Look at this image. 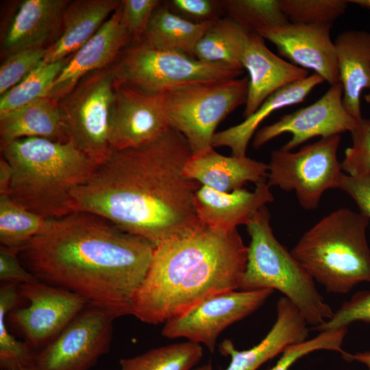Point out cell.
I'll return each instance as SVG.
<instances>
[{
  "mask_svg": "<svg viewBox=\"0 0 370 370\" xmlns=\"http://www.w3.org/2000/svg\"><path fill=\"white\" fill-rule=\"evenodd\" d=\"M191 155L186 138L170 127L149 143L113 151L73 190V211L102 216L155 247L187 235L201 224L193 205L201 184L183 172Z\"/></svg>",
  "mask_w": 370,
  "mask_h": 370,
  "instance_id": "obj_1",
  "label": "cell"
},
{
  "mask_svg": "<svg viewBox=\"0 0 370 370\" xmlns=\"http://www.w3.org/2000/svg\"><path fill=\"white\" fill-rule=\"evenodd\" d=\"M154 249L102 216L74 211L47 219L19 254L38 280L76 293L115 319L132 314Z\"/></svg>",
  "mask_w": 370,
  "mask_h": 370,
  "instance_id": "obj_2",
  "label": "cell"
},
{
  "mask_svg": "<svg viewBox=\"0 0 370 370\" xmlns=\"http://www.w3.org/2000/svg\"><path fill=\"white\" fill-rule=\"evenodd\" d=\"M247 253L237 229L223 230L202 223L187 235L164 241L155 247L132 315L157 325L210 296L239 289Z\"/></svg>",
  "mask_w": 370,
  "mask_h": 370,
  "instance_id": "obj_3",
  "label": "cell"
},
{
  "mask_svg": "<svg viewBox=\"0 0 370 370\" xmlns=\"http://www.w3.org/2000/svg\"><path fill=\"white\" fill-rule=\"evenodd\" d=\"M11 165L10 196L45 219L74 212L71 193L97 166L70 142L27 137L1 148Z\"/></svg>",
  "mask_w": 370,
  "mask_h": 370,
  "instance_id": "obj_4",
  "label": "cell"
},
{
  "mask_svg": "<svg viewBox=\"0 0 370 370\" xmlns=\"http://www.w3.org/2000/svg\"><path fill=\"white\" fill-rule=\"evenodd\" d=\"M369 225L360 212L338 209L309 228L291 253L327 292L347 293L361 282L370 283Z\"/></svg>",
  "mask_w": 370,
  "mask_h": 370,
  "instance_id": "obj_5",
  "label": "cell"
},
{
  "mask_svg": "<svg viewBox=\"0 0 370 370\" xmlns=\"http://www.w3.org/2000/svg\"><path fill=\"white\" fill-rule=\"evenodd\" d=\"M270 219L266 206L246 224L250 243L239 290H277L297 308L308 325L318 327L330 319L334 311L312 276L277 240Z\"/></svg>",
  "mask_w": 370,
  "mask_h": 370,
  "instance_id": "obj_6",
  "label": "cell"
},
{
  "mask_svg": "<svg viewBox=\"0 0 370 370\" xmlns=\"http://www.w3.org/2000/svg\"><path fill=\"white\" fill-rule=\"evenodd\" d=\"M249 78L197 83L165 92L168 125L186 138L192 155L212 148L219 124L238 107L245 105Z\"/></svg>",
  "mask_w": 370,
  "mask_h": 370,
  "instance_id": "obj_7",
  "label": "cell"
},
{
  "mask_svg": "<svg viewBox=\"0 0 370 370\" xmlns=\"http://www.w3.org/2000/svg\"><path fill=\"white\" fill-rule=\"evenodd\" d=\"M115 79L150 92H165L188 84L238 78L243 70L208 63L175 51L161 49L142 38L132 40L113 64Z\"/></svg>",
  "mask_w": 370,
  "mask_h": 370,
  "instance_id": "obj_8",
  "label": "cell"
},
{
  "mask_svg": "<svg viewBox=\"0 0 370 370\" xmlns=\"http://www.w3.org/2000/svg\"><path fill=\"white\" fill-rule=\"evenodd\" d=\"M113 64L87 74L58 101L68 141L97 167L113 152L110 142L115 97Z\"/></svg>",
  "mask_w": 370,
  "mask_h": 370,
  "instance_id": "obj_9",
  "label": "cell"
},
{
  "mask_svg": "<svg viewBox=\"0 0 370 370\" xmlns=\"http://www.w3.org/2000/svg\"><path fill=\"white\" fill-rule=\"evenodd\" d=\"M341 135L321 138L292 152L273 150L268 164L267 183L284 191H294L306 210L318 208L323 193L338 188L342 172L337 151Z\"/></svg>",
  "mask_w": 370,
  "mask_h": 370,
  "instance_id": "obj_10",
  "label": "cell"
},
{
  "mask_svg": "<svg viewBox=\"0 0 370 370\" xmlns=\"http://www.w3.org/2000/svg\"><path fill=\"white\" fill-rule=\"evenodd\" d=\"M274 291H228L210 296L186 312L165 322L162 334L185 338L215 350L220 333L258 309Z\"/></svg>",
  "mask_w": 370,
  "mask_h": 370,
  "instance_id": "obj_11",
  "label": "cell"
},
{
  "mask_svg": "<svg viewBox=\"0 0 370 370\" xmlns=\"http://www.w3.org/2000/svg\"><path fill=\"white\" fill-rule=\"evenodd\" d=\"M114 318L88 305L51 342L36 354L39 370H89L106 354Z\"/></svg>",
  "mask_w": 370,
  "mask_h": 370,
  "instance_id": "obj_12",
  "label": "cell"
},
{
  "mask_svg": "<svg viewBox=\"0 0 370 370\" xmlns=\"http://www.w3.org/2000/svg\"><path fill=\"white\" fill-rule=\"evenodd\" d=\"M18 288L29 305L10 316L31 347H45L88 305L76 293L39 280Z\"/></svg>",
  "mask_w": 370,
  "mask_h": 370,
  "instance_id": "obj_13",
  "label": "cell"
},
{
  "mask_svg": "<svg viewBox=\"0 0 370 370\" xmlns=\"http://www.w3.org/2000/svg\"><path fill=\"white\" fill-rule=\"evenodd\" d=\"M359 121L352 116L343 103L341 83L330 86L327 92L313 103L282 116L278 121L257 130L252 146L259 149L284 133L291 138L281 149L291 151L316 136L321 138L351 132Z\"/></svg>",
  "mask_w": 370,
  "mask_h": 370,
  "instance_id": "obj_14",
  "label": "cell"
},
{
  "mask_svg": "<svg viewBox=\"0 0 370 370\" xmlns=\"http://www.w3.org/2000/svg\"><path fill=\"white\" fill-rule=\"evenodd\" d=\"M169 128L164 92H147L115 79L110 134L112 151L149 143Z\"/></svg>",
  "mask_w": 370,
  "mask_h": 370,
  "instance_id": "obj_15",
  "label": "cell"
},
{
  "mask_svg": "<svg viewBox=\"0 0 370 370\" xmlns=\"http://www.w3.org/2000/svg\"><path fill=\"white\" fill-rule=\"evenodd\" d=\"M68 0H21L8 2L1 20V58L31 48H48L62 31Z\"/></svg>",
  "mask_w": 370,
  "mask_h": 370,
  "instance_id": "obj_16",
  "label": "cell"
},
{
  "mask_svg": "<svg viewBox=\"0 0 370 370\" xmlns=\"http://www.w3.org/2000/svg\"><path fill=\"white\" fill-rule=\"evenodd\" d=\"M332 25L288 23L264 27L257 34L273 44L291 63L314 71L333 86L340 80L334 43L330 36Z\"/></svg>",
  "mask_w": 370,
  "mask_h": 370,
  "instance_id": "obj_17",
  "label": "cell"
},
{
  "mask_svg": "<svg viewBox=\"0 0 370 370\" xmlns=\"http://www.w3.org/2000/svg\"><path fill=\"white\" fill-rule=\"evenodd\" d=\"M132 40L122 21L120 5L99 30L70 56L52 84L47 97L58 102L87 74L114 64Z\"/></svg>",
  "mask_w": 370,
  "mask_h": 370,
  "instance_id": "obj_18",
  "label": "cell"
},
{
  "mask_svg": "<svg viewBox=\"0 0 370 370\" xmlns=\"http://www.w3.org/2000/svg\"><path fill=\"white\" fill-rule=\"evenodd\" d=\"M243 69L249 73L247 101L243 116L252 114L277 90L308 76V71L273 53L258 34L250 32L241 56Z\"/></svg>",
  "mask_w": 370,
  "mask_h": 370,
  "instance_id": "obj_19",
  "label": "cell"
},
{
  "mask_svg": "<svg viewBox=\"0 0 370 370\" xmlns=\"http://www.w3.org/2000/svg\"><path fill=\"white\" fill-rule=\"evenodd\" d=\"M267 182L256 184L254 190L240 188L223 193L201 185L193 195V205L199 221L211 227L236 230L245 225L267 204L274 201Z\"/></svg>",
  "mask_w": 370,
  "mask_h": 370,
  "instance_id": "obj_20",
  "label": "cell"
},
{
  "mask_svg": "<svg viewBox=\"0 0 370 370\" xmlns=\"http://www.w3.org/2000/svg\"><path fill=\"white\" fill-rule=\"evenodd\" d=\"M308 323L297 308L287 298L282 297L277 303L276 320L266 336L252 348L237 350L233 343L225 340L220 345L224 356L231 362L225 370H256L267 360L283 352L289 345L308 339Z\"/></svg>",
  "mask_w": 370,
  "mask_h": 370,
  "instance_id": "obj_21",
  "label": "cell"
},
{
  "mask_svg": "<svg viewBox=\"0 0 370 370\" xmlns=\"http://www.w3.org/2000/svg\"><path fill=\"white\" fill-rule=\"evenodd\" d=\"M184 175L213 190L230 193L243 188L247 182H267L268 164L245 156H225L214 147L186 161Z\"/></svg>",
  "mask_w": 370,
  "mask_h": 370,
  "instance_id": "obj_22",
  "label": "cell"
},
{
  "mask_svg": "<svg viewBox=\"0 0 370 370\" xmlns=\"http://www.w3.org/2000/svg\"><path fill=\"white\" fill-rule=\"evenodd\" d=\"M334 43L343 106L360 121V97L365 89L370 90V32L346 30L337 36Z\"/></svg>",
  "mask_w": 370,
  "mask_h": 370,
  "instance_id": "obj_23",
  "label": "cell"
},
{
  "mask_svg": "<svg viewBox=\"0 0 370 370\" xmlns=\"http://www.w3.org/2000/svg\"><path fill=\"white\" fill-rule=\"evenodd\" d=\"M120 5L119 0L70 1L63 11L60 35L47 49L43 62H56L73 55Z\"/></svg>",
  "mask_w": 370,
  "mask_h": 370,
  "instance_id": "obj_24",
  "label": "cell"
},
{
  "mask_svg": "<svg viewBox=\"0 0 370 370\" xmlns=\"http://www.w3.org/2000/svg\"><path fill=\"white\" fill-rule=\"evenodd\" d=\"M323 82L325 80L322 77L314 73L304 79L277 90L243 122L216 132L212 146L229 147L233 156H246L249 141L266 117L278 110L303 102L310 92Z\"/></svg>",
  "mask_w": 370,
  "mask_h": 370,
  "instance_id": "obj_25",
  "label": "cell"
},
{
  "mask_svg": "<svg viewBox=\"0 0 370 370\" xmlns=\"http://www.w3.org/2000/svg\"><path fill=\"white\" fill-rule=\"evenodd\" d=\"M27 137L69 142L58 102L45 97L0 116L1 148Z\"/></svg>",
  "mask_w": 370,
  "mask_h": 370,
  "instance_id": "obj_26",
  "label": "cell"
},
{
  "mask_svg": "<svg viewBox=\"0 0 370 370\" xmlns=\"http://www.w3.org/2000/svg\"><path fill=\"white\" fill-rule=\"evenodd\" d=\"M213 22L189 21L173 12L162 1L153 12L142 38L153 47L194 57L197 42Z\"/></svg>",
  "mask_w": 370,
  "mask_h": 370,
  "instance_id": "obj_27",
  "label": "cell"
},
{
  "mask_svg": "<svg viewBox=\"0 0 370 370\" xmlns=\"http://www.w3.org/2000/svg\"><path fill=\"white\" fill-rule=\"evenodd\" d=\"M249 33L229 17L220 18L197 42L194 57L204 62L243 70L241 56Z\"/></svg>",
  "mask_w": 370,
  "mask_h": 370,
  "instance_id": "obj_28",
  "label": "cell"
},
{
  "mask_svg": "<svg viewBox=\"0 0 370 370\" xmlns=\"http://www.w3.org/2000/svg\"><path fill=\"white\" fill-rule=\"evenodd\" d=\"M200 344L187 341L152 349L140 355L123 358L121 370H190L201 359Z\"/></svg>",
  "mask_w": 370,
  "mask_h": 370,
  "instance_id": "obj_29",
  "label": "cell"
},
{
  "mask_svg": "<svg viewBox=\"0 0 370 370\" xmlns=\"http://www.w3.org/2000/svg\"><path fill=\"white\" fill-rule=\"evenodd\" d=\"M46 220L10 195L0 196L1 245L21 250L42 231Z\"/></svg>",
  "mask_w": 370,
  "mask_h": 370,
  "instance_id": "obj_30",
  "label": "cell"
},
{
  "mask_svg": "<svg viewBox=\"0 0 370 370\" xmlns=\"http://www.w3.org/2000/svg\"><path fill=\"white\" fill-rule=\"evenodd\" d=\"M70 56L52 63L43 62L16 86L1 95L0 116L47 97L51 86Z\"/></svg>",
  "mask_w": 370,
  "mask_h": 370,
  "instance_id": "obj_31",
  "label": "cell"
},
{
  "mask_svg": "<svg viewBox=\"0 0 370 370\" xmlns=\"http://www.w3.org/2000/svg\"><path fill=\"white\" fill-rule=\"evenodd\" d=\"M18 285L3 284L0 288V366L16 369L34 365L36 354L25 343L16 340L6 326V317L18 298Z\"/></svg>",
  "mask_w": 370,
  "mask_h": 370,
  "instance_id": "obj_32",
  "label": "cell"
},
{
  "mask_svg": "<svg viewBox=\"0 0 370 370\" xmlns=\"http://www.w3.org/2000/svg\"><path fill=\"white\" fill-rule=\"evenodd\" d=\"M225 14L249 32L288 22L280 0H223Z\"/></svg>",
  "mask_w": 370,
  "mask_h": 370,
  "instance_id": "obj_33",
  "label": "cell"
},
{
  "mask_svg": "<svg viewBox=\"0 0 370 370\" xmlns=\"http://www.w3.org/2000/svg\"><path fill=\"white\" fill-rule=\"evenodd\" d=\"M289 23L304 25L330 23L345 14V0H280Z\"/></svg>",
  "mask_w": 370,
  "mask_h": 370,
  "instance_id": "obj_34",
  "label": "cell"
},
{
  "mask_svg": "<svg viewBox=\"0 0 370 370\" xmlns=\"http://www.w3.org/2000/svg\"><path fill=\"white\" fill-rule=\"evenodd\" d=\"M347 328L336 330L319 332L316 336L303 342L288 346L280 359L269 370H289L299 359L317 351L327 350L343 354L342 346Z\"/></svg>",
  "mask_w": 370,
  "mask_h": 370,
  "instance_id": "obj_35",
  "label": "cell"
},
{
  "mask_svg": "<svg viewBox=\"0 0 370 370\" xmlns=\"http://www.w3.org/2000/svg\"><path fill=\"white\" fill-rule=\"evenodd\" d=\"M47 49H26L4 59L0 66V95L35 70L43 62Z\"/></svg>",
  "mask_w": 370,
  "mask_h": 370,
  "instance_id": "obj_36",
  "label": "cell"
},
{
  "mask_svg": "<svg viewBox=\"0 0 370 370\" xmlns=\"http://www.w3.org/2000/svg\"><path fill=\"white\" fill-rule=\"evenodd\" d=\"M350 133L352 145L345 151L342 170L351 176L370 175V119L362 118Z\"/></svg>",
  "mask_w": 370,
  "mask_h": 370,
  "instance_id": "obj_37",
  "label": "cell"
},
{
  "mask_svg": "<svg viewBox=\"0 0 370 370\" xmlns=\"http://www.w3.org/2000/svg\"><path fill=\"white\" fill-rule=\"evenodd\" d=\"M355 322L370 323V291L355 293L334 312L330 319L313 330L318 332L336 330L347 328Z\"/></svg>",
  "mask_w": 370,
  "mask_h": 370,
  "instance_id": "obj_38",
  "label": "cell"
},
{
  "mask_svg": "<svg viewBox=\"0 0 370 370\" xmlns=\"http://www.w3.org/2000/svg\"><path fill=\"white\" fill-rule=\"evenodd\" d=\"M163 3L173 12L196 23L213 22L225 14L223 0H169Z\"/></svg>",
  "mask_w": 370,
  "mask_h": 370,
  "instance_id": "obj_39",
  "label": "cell"
},
{
  "mask_svg": "<svg viewBox=\"0 0 370 370\" xmlns=\"http://www.w3.org/2000/svg\"><path fill=\"white\" fill-rule=\"evenodd\" d=\"M159 0H121L122 21L132 40L141 38Z\"/></svg>",
  "mask_w": 370,
  "mask_h": 370,
  "instance_id": "obj_40",
  "label": "cell"
},
{
  "mask_svg": "<svg viewBox=\"0 0 370 370\" xmlns=\"http://www.w3.org/2000/svg\"><path fill=\"white\" fill-rule=\"evenodd\" d=\"M21 249L0 246V280L3 284L20 285L38 279L19 260Z\"/></svg>",
  "mask_w": 370,
  "mask_h": 370,
  "instance_id": "obj_41",
  "label": "cell"
},
{
  "mask_svg": "<svg viewBox=\"0 0 370 370\" xmlns=\"http://www.w3.org/2000/svg\"><path fill=\"white\" fill-rule=\"evenodd\" d=\"M338 188L351 197L359 212L368 218L370 230V175L351 176L343 173Z\"/></svg>",
  "mask_w": 370,
  "mask_h": 370,
  "instance_id": "obj_42",
  "label": "cell"
},
{
  "mask_svg": "<svg viewBox=\"0 0 370 370\" xmlns=\"http://www.w3.org/2000/svg\"><path fill=\"white\" fill-rule=\"evenodd\" d=\"M12 177V168L7 160L1 156L0 158V196L10 195Z\"/></svg>",
  "mask_w": 370,
  "mask_h": 370,
  "instance_id": "obj_43",
  "label": "cell"
},
{
  "mask_svg": "<svg viewBox=\"0 0 370 370\" xmlns=\"http://www.w3.org/2000/svg\"><path fill=\"white\" fill-rule=\"evenodd\" d=\"M343 358L347 361H357L365 365L368 370H370V351H366L363 352H358L354 354H352L347 352H345L342 355Z\"/></svg>",
  "mask_w": 370,
  "mask_h": 370,
  "instance_id": "obj_44",
  "label": "cell"
},
{
  "mask_svg": "<svg viewBox=\"0 0 370 370\" xmlns=\"http://www.w3.org/2000/svg\"><path fill=\"white\" fill-rule=\"evenodd\" d=\"M347 1L349 3L356 5L370 11V0H350Z\"/></svg>",
  "mask_w": 370,
  "mask_h": 370,
  "instance_id": "obj_45",
  "label": "cell"
},
{
  "mask_svg": "<svg viewBox=\"0 0 370 370\" xmlns=\"http://www.w3.org/2000/svg\"><path fill=\"white\" fill-rule=\"evenodd\" d=\"M193 370H212V367L211 363L208 362Z\"/></svg>",
  "mask_w": 370,
  "mask_h": 370,
  "instance_id": "obj_46",
  "label": "cell"
},
{
  "mask_svg": "<svg viewBox=\"0 0 370 370\" xmlns=\"http://www.w3.org/2000/svg\"><path fill=\"white\" fill-rule=\"evenodd\" d=\"M1 370H39L35 365L25 367L16 369H1Z\"/></svg>",
  "mask_w": 370,
  "mask_h": 370,
  "instance_id": "obj_47",
  "label": "cell"
},
{
  "mask_svg": "<svg viewBox=\"0 0 370 370\" xmlns=\"http://www.w3.org/2000/svg\"><path fill=\"white\" fill-rule=\"evenodd\" d=\"M365 101L370 104V90L367 94L364 96Z\"/></svg>",
  "mask_w": 370,
  "mask_h": 370,
  "instance_id": "obj_48",
  "label": "cell"
}]
</instances>
